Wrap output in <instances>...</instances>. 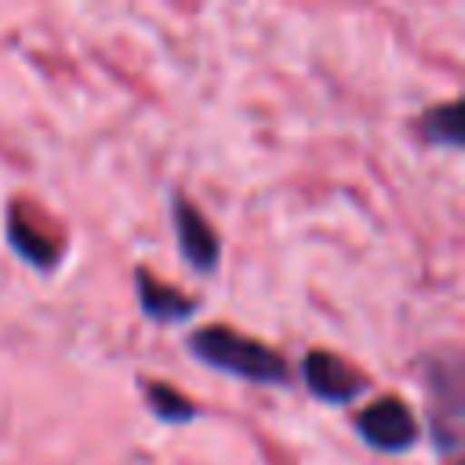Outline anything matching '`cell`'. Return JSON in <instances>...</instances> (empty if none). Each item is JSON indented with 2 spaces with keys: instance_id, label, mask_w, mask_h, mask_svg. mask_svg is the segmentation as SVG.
<instances>
[{
  "instance_id": "52a82bcc",
  "label": "cell",
  "mask_w": 465,
  "mask_h": 465,
  "mask_svg": "<svg viewBox=\"0 0 465 465\" xmlns=\"http://www.w3.org/2000/svg\"><path fill=\"white\" fill-rule=\"evenodd\" d=\"M4 240H7V247H11L25 265H33V269H40V272H54V269H58L62 247H58L51 236H44L29 218H22L18 203H7V214H4Z\"/></svg>"
},
{
  "instance_id": "ba28073f",
  "label": "cell",
  "mask_w": 465,
  "mask_h": 465,
  "mask_svg": "<svg viewBox=\"0 0 465 465\" xmlns=\"http://www.w3.org/2000/svg\"><path fill=\"white\" fill-rule=\"evenodd\" d=\"M418 134L425 145H440V149H461V109L458 102H443V105H429L418 116Z\"/></svg>"
},
{
  "instance_id": "3957f363",
  "label": "cell",
  "mask_w": 465,
  "mask_h": 465,
  "mask_svg": "<svg viewBox=\"0 0 465 465\" xmlns=\"http://www.w3.org/2000/svg\"><path fill=\"white\" fill-rule=\"evenodd\" d=\"M356 432L371 450L407 454L421 436V421L400 396H378L356 414Z\"/></svg>"
},
{
  "instance_id": "6da1fadb",
  "label": "cell",
  "mask_w": 465,
  "mask_h": 465,
  "mask_svg": "<svg viewBox=\"0 0 465 465\" xmlns=\"http://www.w3.org/2000/svg\"><path fill=\"white\" fill-rule=\"evenodd\" d=\"M185 349H189L193 360H200L203 367H211L225 378H240V381L269 385V389H287L291 385L287 360L272 345L254 341V338H247L232 327H222V323L196 327L185 338Z\"/></svg>"
},
{
  "instance_id": "5b68a950",
  "label": "cell",
  "mask_w": 465,
  "mask_h": 465,
  "mask_svg": "<svg viewBox=\"0 0 465 465\" xmlns=\"http://www.w3.org/2000/svg\"><path fill=\"white\" fill-rule=\"evenodd\" d=\"M302 385L331 407H349L367 392V378L327 349H309L302 360Z\"/></svg>"
},
{
  "instance_id": "8992f818",
  "label": "cell",
  "mask_w": 465,
  "mask_h": 465,
  "mask_svg": "<svg viewBox=\"0 0 465 465\" xmlns=\"http://www.w3.org/2000/svg\"><path fill=\"white\" fill-rule=\"evenodd\" d=\"M134 298H138V309L145 320L160 323V327H171V323H185L200 312V302L160 283L153 272L145 269H134Z\"/></svg>"
},
{
  "instance_id": "7a4b0ae2",
  "label": "cell",
  "mask_w": 465,
  "mask_h": 465,
  "mask_svg": "<svg viewBox=\"0 0 465 465\" xmlns=\"http://www.w3.org/2000/svg\"><path fill=\"white\" fill-rule=\"evenodd\" d=\"M425 392H429V432L432 447L450 458L458 454L461 429V360L458 356H429L425 360Z\"/></svg>"
},
{
  "instance_id": "9c48e42d",
  "label": "cell",
  "mask_w": 465,
  "mask_h": 465,
  "mask_svg": "<svg viewBox=\"0 0 465 465\" xmlns=\"http://www.w3.org/2000/svg\"><path fill=\"white\" fill-rule=\"evenodd\" d=\"M138 385H142L145 407H149V414H153L156 421H163V425H189V421L200 418V411H196L178 389H171V385H163V381H153V378H142Z\"/></svg>"
},
{
  "instance_id": "277c9868",
  "label": "cell",
  "mask_w": 465,
  "mask_h": 465,
  "mask_svg": "<svg viewBox=\"0 0 465 465\" xmlns=\"http://www.w3.org/2000/svg\"><path fill=\"white\" fill-rule=\"evenodd\" d=\"M167 200H171V229H174L178 254L185 258V265L193 272L211 276L222 262V240H218L214 225L203 218V211L193 207V200L182 189H171Z\"/></svg>"
}]
</instances>
